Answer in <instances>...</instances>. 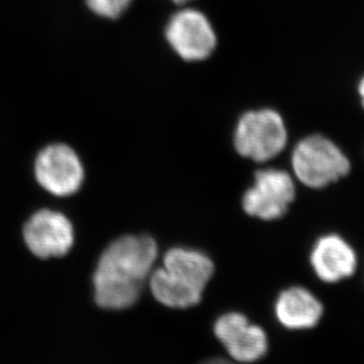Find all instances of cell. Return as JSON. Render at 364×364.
I'll list each match as a JSON object with an SVG mask.
<instances>
[{
	"label": "cell",
	"instance_id": "obj_1",
	"mask_svg": "<svg viewBox=\"0 0 364 364\" xmlns=\"http://www.w3.org/2000/svg\"><path fill=\"white\" fill-rule=\"evenodd\" d=\"M156 258L158 245L148 235L116 239L102 253L92 277L96 304L107 310L133 306Z\"/></svg>",
	"mask_w": 364,
	"mask_h": 364
},
{
	"label": "cell",
	"instance_id": "obj_2",
	"mask_svg": "<svg viewBox=\"0 0 364 364\" xmlns=\"http://www.w3.org/2000/svg\"><path fill=\"white\" fill-rule=\"evenodd\" d=\"M213 272V262L205 253L174 247L166 253L164 267L151 273L149 287L160 304L188 309L199 304Z\"/></svg>",
	"mask_w": 364,
	"mask_h": 364
},
{
	"label": "cell",
	"instance_id": "obj_3",
	"mask_svg": "<svg viewBox=\"0 0 364 364\" xmlns=\"http://www.w3.org/2000/svg\"><path fill=\"white\" fill-rule=\"evenodd\" d=\"M291 164L294 176L310 188H323L350 172L349 159L323 135H311L298 142Z\"/></svg>",
	"mask_w": 364,
	"mask_h": 364
},
{
	"label": "cell",
	"instance_id": "obj_4",
	"mask_svg": "<svg viewBox=\"0 0 364 364\" xmlns=\"http://www.w3.org/2000/svg\"><path fill=\"white\" fill-rule=\"evenodd\" d=\"M233 142L244 158L257 162L269 161L287 146V127L282 116L272 109L252 110L239 119Z\"/></svg>",
	"mask_w": 364,
	"mask_h": 364
},
{
	"label": "cell",
	"instance_id": "obj_5",
	"mask_svg": "<svg viewBox=\"0 0 364 364\" xmlns=\"http://www.w3.org/2000/svg\"><path fill=\"white\" fill-rule=\"evenodd\" d=\"M296 196L294 180L280 169L258 171L255 183L246 191L242 207L251 217L262 220H276L283 217Z\"/></svg>",
	"mask_w": 364,
	"mask_h": 364
},
{
	"label": "cell",
	"instance_id": "obj_6",
	"mask_svg": "<svg viewBox=\"0 0 364 364\" xmlns=\"http://www.w3.org/2000/svg\"><path fill=\"white\" fill-rule=\"evenodd\" d=\"M35 176L39 185L53 196H69L83 183L85 168L73 148L55 144L44 148L36 159Z\"/></svg>",
	"mask_w": 364,
	"mask_h": 364
},
{
	"label": "cell",
	"instance_id": "obj_7",
	"mask_svg": "<svg viewBox=\"0 0 364 364\" xmlns=\"http://www.w3.org/2000/svg\"><path fill=\"white\" fill-rule=\"evenodd\" d=\"M166 38L182 60L198 62L208 58L217 46V36L205 14L200 11L176 12L167 28Z\"/></svg>",
	"mask_w": 364,
	"mask_h": 364
},
{
	"label": "cell",
	"instance_id": "obj_8",
	"mask_svg": "<svg viewBox=\"0 0 364 364\" xmlns=\"http://www.w3.org/2000/svg\"><path fill=\"white\" fill-rule=\"evenodd\" d=\"M23 235L28 250L42 259L65 256L74 245V226L56 210L36 212L25 224Z\"/></svg>",
	"mask_w": 364,
	"mask_h": 364
},
{
	"label": "cell",
	"instance_id": "obj_9",
	"mask_svg": "<svg viewBox=\"0 0 364 364\" xmlns=\"http://www.w3.org/2000/svg\"><path fill=\"white\" fill-rule=\"evenodd\" d=\"M214 333L235 362L252 363L267 355V333L242 314L231 312L219 317Z\"/></svg>",
	"mask_w": 364,
	"mask_h": 364
},
{
	"label": "cell",
	"instance_id": "obj_10",
	"mask_svg": "<svg viewBox=\"0 0 364 364\" xmlns=\"http://www.w3.org/2000/svg\"><path fill=\"white\" fill-rule=\"evenodd\" d=\"M311 265L319 279L336 283L354 274L358 260L354 250L343 238L329 235L316 242Z\"/></svg>",
	"mask_w": 364,
	"mask_h": 364
},
{
	"label": "cell",
	"instance_id": "obj_11",
	"mask_svg": "<svg viewBox=\"0 0 364 364\" xmlns=\"http://www.w3.org/2000/svg\"><path fill=\"white\" fill-rule=\"evenodd\" d=\"M276 314L279 322L289 329H309L319 322L323 306L310 291L291 287L278 297Z\"/></svg>",
	"mask_w": 364,
	"mask_h": 364
},
{
	"label": "cell",
	"instance_id": "obj_12",
	"mask_svg": "<svg viewBox=\"0 0 364 364\" xmlns=\"http://www.w3.org/2000/svg\"><path fill=\"white\" fill-rule=\"evenodd\" d=\"M94 14L100 17L116 19L127 10L132 0H85Z\"/></svg>",
	"mask_w": 364,
	"mask_h": 364
},
{
	"label": "cell",
	"instance_id": "obj_13",
	"mask_svg": "<svg viewBox=\"0 0 364 364\" xmlns=\"http://www.w3.org/2000/svg\"><path fill=\"white\" fill-rule=\"evenodd\" d=\"M201 364H242L238 363V362L235 361H228V360H224V358H210V360H206V361L203 362Z\"/></svg>",
	"mask_w": 364,
	"mask_h": 364
},
{
	"label": "cell",
	"instance_id": "obj_14",
	"mask_svg": "<svg viewBox=\"0 0 364 364\" xmlns=\"http://www.w3.org/2000/svg\"><path fill=\"white\" fill-rule=\"evenodd\" d=\"M358 92H360V96H361L362 105H363L364 108V77L362 78L360 85H358Z\"/></svg>",
	"mask_w": 364,
	"mask_h": 364
},
{
	"label": "cell",
	"instance_id": "obj_15",
	"mask_svg": "<svg viewBox=\"0 0 364 364\" xmlns=\"http://www.w3.org/2000/svg\"><path fill=\"white\" fill-rule=\"evenodd\" d=\"M173 1L176 4H185L187 1H191V0H173Z\"/></svg>",
	"mask_w": 364,
	"mask_h": 364
}]
</instances>
